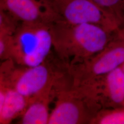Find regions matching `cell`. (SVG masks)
<instances>
[{"mask_svg": "<svg viewBox=\"0 0 124 124\" xmlns=\"http://www.w3.org/2000/svg\"><path fill=\"white\" fill-rule=\"evenodd\" d=\"M56 101L48 124H79L91 121L97 114L98 103L71 86L56 91Z\"/></svg>", "mask_w": 124, "mask_h": 124, "instance_id": "5b68a950", "label": "cell"}, {"mask_svg": "<svg viewBox=\"0 0 124 124\" xmlns=\"http://www.w3.org/2000/svg\"><path fill=\"white\" fill-rule=\"evenodd\" d=\"M91 123L124 124V107L116 108L113 110L99 111Z\"/></svg>", "mask_w": 124, "mask_h": 124, "instance_id": "30bf717a", "label": "cell"}, {"mask_svg": "<svg viewBox=\"0 0 124 124\" xmlns=\"http://www.w3.org/2000/svg\"><path fill=\"white\" fill-rule=\"evenodd\" d=\"M53 48L50 24L20 23L13 36L9 59L22 66H36L49 57Z\"/></svg>", "mask_w": 124, "mask_h": 124, "instance_id": "3957f363", "label": "cell"}, {"mask_svg": "<svg viewBox=\"0 0 124 124\" xmlns=\"http://www.w3.org/2000/svg\"></svg>", "mask_w": 124, "mask_h": 124, "instance_id": "5bb4252c", "label": "cell"}, {"mask_svg": "<svg viewBox=\"0 0 124 124\" xmlns=\"http://www.w3.org/2000/svg\"></svg>", "mask_w": 124, "mask_h": 124, "instance_id": "9a60e30c", "label": "cell"}, {"mask_svg": "<svg viewBox=\"0 0 124 124\" xmlns=\"http://www.w3.org/2000/svg\"><path fill=\"white\" fill-rule=\"evenodd\" d=\"M124 63V28L113 33L105 49L83 62L69 67L72 85L83 84L106 75Z\"/></svg>", "mask_w": 124, "mask_h": 124, "instance_id": "277c9868", "label": "cell"}, {"mask_svg": "<svg viewBox=\"0 0 124 124\" xmlns=\"http://www.w3.org/2000/svg\"><path fill=\"white\" fill-rule=\"evenodd\" d=\"M55 93H46L30 102L21 116L19 123L22 124H48L50 112L49 103Z\"/></svg>", "mask_w": 124, "mask_h": 124, "instance_id": "9c48e42d", "label": "cell"}, {"mask_svg": "<svg viewBox=\"0 0 124 124\" xmlns=\"http://www.w3.org/2000/svg\"><path fill=\"white\" fill-rule=\"evenodd\" d=\"M20 23L8 12L0 9V34L13 35Z\"/></svg>", "mask_w": 124, "mask_h": 124, "instance_id": "7c38bea8", "label": "cell"}, {"mask_svg": "<svg viewBox=\"0 0 124 124\" xmlns=\"http://www.w3.org/2000/svg\"><path fill=\"white\" fill-rule=\"evenodd\" d=\"M52 1L61 20L68 23L95 24L111 32L121 28L118 20L91 0Z\"/></svg>", "mask_w": 124, "mask_h": 124, "instance_id": "8992f818", "label": "cell"}, {"mask_svg": "<svg viewBox=\"0 0 124 124\" xmlns=\"http://www.w3.org/2000/svg\"><path fill=\"white\" fill-rule=\"evenodd\" d=\"M0 9L21 23L50 24L61 20L52 0H0Z\"/></svg>", "mask_w": 124, "mask_h": 124, "instance_id": "52a82bcc", "label": "cell"}, {"mask_svg": "<svg viewBox=\"0 0 124 124\" xmlns=\"http://www.w3.org/2000/svg\"><path fill=\"white\" fill-rule=\"evenodd\" d=\"M121 24L124 22V0H91Z\"/></svg>", "mask_w": 124, "mask_h": 124, "instance_id": "8fae6325", "label": "cell"}, {"mask_svg": "<svg viewBox=\"0 0 124 124\" xmlns=\"http://www.w3.org/2000/svg\"><path fill=\"white\" fill-rule=\"evenodd\" d=\"M49 57L36 66H16L11 59L4 61L0 67V81L8 85L25 97L30 102L61 86L63 75L49 62Z\"/></svg>", "mask_w": 124, "mask_h": 124, "instance_id": "7a4b0ae2", "label": "cell"}, {"mask_svg": "<svg viewBox=\"0 0 124 124\" xmlns=\"http://www.w3.org/2000/svg\"><path fill=\"white\" fill-rule=\"evenodd\" d=\"M122 66V69H123V72H124V63L121 66Z\"/></svg>", "mask_w": 124, "mask_h": 124, "instance_id": "4fadbf2b", "label": "cell"}, {"mask_svg": "<svg viewBox=\"0 0 124 124\" xmlns=\"http://www.w3.org/2000/svg\"><path fill=\"white\" fill-rule=\"evenodd\" d=\"M29 103L15 89L0 81V124H10L21 116Z\"/></svg>", "mask_w": 124, "mask_h": 124, "instance_id": "ba28073f", "label": "cell"}, {"mask_svg": "<svg viewBox=\"0 0 124 124\" xmlns=\"http://www.w3.org/2000/svg\"><path fill=\"white\" fill-rule=\"evenodd\" d=\"M53 48L68 67L83 62L105 48L114 32L92 23L74 24L59 20L50 24Z\"/></svg>", "mask_w": 124, "mask_h": 124, "instance_id": "6da1fadb", "label": "cell"}]
</instances>
